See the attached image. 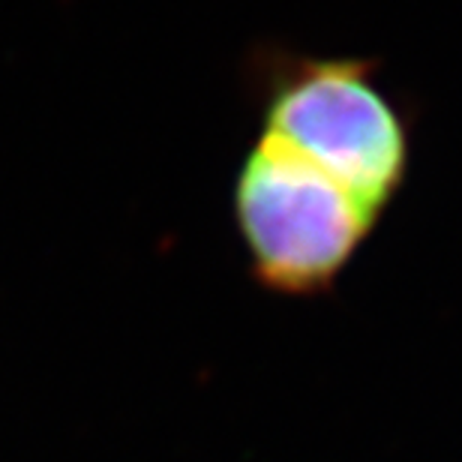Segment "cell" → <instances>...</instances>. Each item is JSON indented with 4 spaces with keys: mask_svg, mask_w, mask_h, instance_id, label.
Instances as JSON below:
<instances>
[{
    "mask_svg": "<svg viewBox=\"0 0 462 462\" xmlns=\"http://www.w3.org/2000/svg\"><path fill=\"white\" fill-rule=\"evenodd\" d=\"M249 81L262 135L384 217L409 180L414 120L384 88L378 63L267 49L253 54Z\"/></svg>",
    "mask_w": 462,
    "mask_h": 462,
    "instance_id": "6da1fadb",
    "label": "cell"
},
{
    "mask_svg": "<svg viewBox=\"0 0 462 462\" xmlns=\"http://www.w3.org/2000/svg\"><path fill=\"white\" fill-rule=\"evenodd\" d=\"M231 214L253 280L282 298L334 291L382 219L267 135L235 174Z\"/></svg>",
    "mask_w": 462,
    "mask_h": 462,
    "instance_id": "7a4b0ae2",
    "label": "cell"
}]
</instances>
